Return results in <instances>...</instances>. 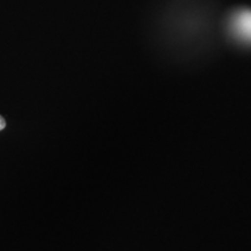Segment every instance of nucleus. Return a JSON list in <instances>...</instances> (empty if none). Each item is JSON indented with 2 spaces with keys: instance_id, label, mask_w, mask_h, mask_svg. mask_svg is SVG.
Instances as JSON below:
<instances>
[{
  "instance_id": "nucleus-1",
  "label": "nucleus",
  "mask_w": 251,
  "mask_h": 251,
  "mask_svg": "<svg viewBox=\"0 0 251 251\" xmlns=\"http://www.w3.org/2000/svg\"><path fill=\"white\" fill-rule=\"evenodd\" d=\"M230 31L238 40L251 43V11L242 9L235 13L229 23Z\"/></svg>"
},
{
  "instance_id": "nucleus-2",
  "label": "nucleus",
  "mask_w": 251,
  "mask_h": 251,
  "mask_svg": "<svg viewBox=\"0 0 251 251\" xmlns=\"http://www.w3.org/2000/svg\"><path fill=\"white\" fill-rule=\"evenodd\" d=\"M5 127H6V121H5V119L2 118L1 115H0V130L5 129Z\"/></svg>"
}]
</instances>
